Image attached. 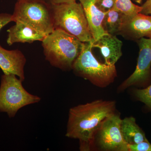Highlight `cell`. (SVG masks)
I'll return each instance as SVG.
<instances>
[{
  "mask_svg": "<svg viewBox=\"0 0 151 151\" xmlns=\"http://www.w3.org/2000/svg\"><path fill=\"white\" fill-rule=\"evenodd\" d=\"M116 111L115 101L102 100L70 108L65 136L78 139L80 151L91 150L96 131L105 119Z\"/></svg>",
  "mask_w": 151,
  "mask_h": 151,
  "instance_id": "6da1fadb",
  "label": "cell"
},
{
  "mask_svg": "<svg viewBox=\"0 0 151 151\" xmlns=\"http://www.w3.org/2000/svg\"><path fill=\"white\" fill-rule=\"evenodd\" d=\"M45 59L50 64L64 71L72 70L84 42L64 31L55 29L42 41Z\"/></svg>",
  "mask_w": 151,
  "mask_h": 151,
  "instance_id": "7a4b0ae2",
  "label": "cell"
},
{
  "mask_svg": "<svg viewBox=\"0 0 151 151\" xmlns=\"http://www.w3.org/2000/svg\"><path fill=\"white\" fill-rule=\"evenodd\" d=\"M93 40L84 42L72 70L76 75L88 80L94 86L105 88L114 82L117 76V70L115 65L103 64L95 58L92 52Z\"/></svg>",
  "mask_w": 151,
  "mask_h": 151,
  "instance_id": "3957f363",
  "label": "cell"
},
{
  "mask_svg": "<svg viewBox=\"0 0 151 151\" xmlns=\"http://www.w3.org/2000/svg\"><path fill=\"white\" fill-rule=\"evenodd\" d=\"M51 5L54 29L63 30L83 42L94 40L80 3L76 1Z\"/></svg>",
  "mask_w": 151,
  "mask_h": 151,
  "instance_id": "277c9868",
  "label": "cell"
},
{
  "mask_svg": "<svg viewBox=\"0 0 151 151\" xmlns=\"http://www.w3.org/2000/svg\"><path fill=\"white\" fill-rule=\"evenodd\" d=\"M23 81L13 73H4L0 85V112L6 113L9 118L16 116L18 111L27 105L38 103L41 98L27 92Z\"/></svg>",
  "mask_w": 151,
  "mask_h": 151,
  "instance_id": "5b68a950",
  "label": "cell"
},
{
  "mask_svg": "<svg viewBox=\"0 0 151 151\" xmlns=\"http://www.w3.org/2000/svg\"><path fill=\"white\" fill-rule=\"evenodd\" d=\"M12 22H20L48 35L54 29L51 5L45 1H17Z\"/></svg>",
  "mask_w": 151,
  "mask_h": 151,
  "instance_id": "8992f818",
  "label": "cell"
},
{
  "mask_svg": "<svg viewBox=\"0 0 151 151\" xmlns=\"http://www.w3.org/2000/svg\"><path fill=\"white\" fill-rule=\"evenodd\" d=\"M122 120L116 112L105 119L94 135L92 148L94 146L101 151H129L121 132Z\"/></svg>",
  "mask_w": 151,
  "mask_h": 151,
  "instance_id": "52a82bcc",
  "label": "cell"
},
{
  "mask_svg": "<svg viewBox=\"0 0 151 151\" xmlns=\"http://www.w3.org/2000/svg\"><path fill=\"white\" fill-rule=\"evenodd\" d=\"M139 52L137 66L134 73L118 88V92L130 86L145 87L151 78V38L143 37L137 40Z\"/></svg>",
  "mask_w": 151,
  "mask_h": 151,
  "instance_id": "ba28073f",
  "label": "cell"
},
{
  "mask_svg": "<svg viewBox=\"0 0 151 151\" xmlns=\"http://www.w3.org/2000/svg\"><path fill=\"white\" fill-rule=\"evenodd\" d=\"M119 35L136 41L143 37L151 38V16L141 13L132 16L124 15Z\"/></svg>",
  "mask_w": 151,
  "mask_h": 151,
  "instance_id": "9c48e42d",
  "label": "cell"
},
{
  "mask_svg": "<svg viewBox=\"0 0 151 151\" xmlns=\"http://www.w3.org/2000/svg\"><path fill=\"white\" fill-rule=\"evenodd\" d=\"M26 62V58L21 50H8L0 45V68L4 73H13L23 81Z\"/></svg>",
  "mask_w": 151,
  "mask_h": 151,
  "instance_id": "30bf717a",
  "label": "cell"
},
{
  "mask_svg": "<svg viewBox=\"0 0 151 151\" xmlns=\"http://www.w3.org/2000/svg\"><path fill=\"white\" fill-rule=\"evenodd\" d=\"M123 42L116 35L106 33L97 40H93L92 48L100 49L106 65H115L122 55Z\"/></svg>",
  "mask_w": 151,
  "mask_h": 151,
  "instance_id": "8fae6325",
  "label": "cell"
},
{
  "mask_svg": "<svg viewBox=\"0 0 151 151\" xmlns=\"http://www.w3.org/2000/svg\"><path fill=\"white\" fill-rule=\"evenodd\" d=\"M6 42L9 46L16 43H32L42 41L47 35L27 25L16 22L15 24L7 30Z\"/></svg>",
  "mask_w": 151,
  "mask_h": 151,
  "instance_id": "7c38bea8",
  "label": "cell"
},
{
  "mask_svg": "<svg viewBox=\"0 0 151 151\" xmlns=\"http://www.w3.org/2000/svg\"><path fill=\"white\" fill-rule=\"evenodd\" d=\"M84 10L89 29L94 40L107 33L103 29L102 22L106 13L98 9L96 0H78Z\"/></svg>",
  "mask_w": 151,
  "mask_h": 151,
  "instance_id": "4fadbf2b",
  "label": "cell"
},
{
  "mask_svg": "<svg viewBox=\"0 0 151 151\" xmlns=\"http://www.w3.org/2000/svg\"><path fill=\"white\" fill-rule=\"evenodd\" d=\"M122 137L128 145H134L148 140L145 132L132 116L122 119L120 125Z\"/></svg>",
  "mask_w": 151,
  "mask_h": 151,
  "instance_id": "5bb4252c",
  "label": "cell"
},
{
  "mask_svg": "<svg viewBox=\"0 0 151 151\" xmlns=\"http://www.w3.org/2000/svg\"><path fill=\"white\" fill-rule=\"evenodd\" d=\"M124 15L114 8L106 12L102 22V26L105 32L113 35H118Z\"/></svg>",
  "mask_w": 151,
  "mask_h": 151,
  "instance_id": "9a60e30c",
  "label": "cell"
},
{
  "mask_svg": "<svg viewBox=\"0 0 151 151\" xmlns=\"http://www.w3.org/2000/svg\"><path fill=\"white\" fill-rule=\"evenodd\" d=\"M113 8L127 16H132L139 13L142 9L141 6L135 4L132 0H115Z\"/></svg>",
  "mask_w": 151,
  "mask_h": 151,
  "instance_id": "2e32d148",
  "label": "cell"
},
{
  "mask_svg": "<svg viewBox=\"0 0 151 151\" xmlns=\"http://www.w3.org/2000/svg\"><path fill=\"white\" fill-rule=\"evenodd\" d=\"M133 93L137 100L144 103L151 110V84L144 89H134Z\"/></svg>",
  "mask_w": 151,
  "mask_h": 151,
  "instance_id": "e0dca14e",
  "label": "cell"
},
{
  "mask_svg": "<svg viewBox=\"0 0 151 151\" xmlns=\"http://www.w3.org/2000/svg\"><path fill=\"white\" fill-rule=\"evenodd\" d=\"M129 151H151V144L149 141L134 145H128Z\"/></svg>",
  "mask_w": 151,
  "mask_h": 151,
  "instance_id": "ac0fdd59",
  "label": "cell"
},
{
  "mask_svg": "<svg viewBox=\"0 0 151 151\" xmlns=\"http://www.w3.org/2000/svg\"><path fill=\"white\" fill-rule=\"evenodd\" d=\"M96 6L104 12H107L114 7L115 0H96Z\"/></svg>",
  "mask_w": 151,
  "mask_h": 151,
  "instance_id": "d6986e66",
  "label": "cell"
},
{
  "mask_svg": "<svg viewBox=\"0 0 151 151\" xmlns=\"http://www.w3.org/2000/svg\"><path fill=\"white\" fill-rule=\"evenodd\" d=\"M12 22V15L8 13H0V30L9 23Z\"/></svg>",
  "mask_w": 151,
  "mask_h": 151,
  "instance_id": "ffe728a7",
  "label": "cell"
},
{
  "mask_svg": "<svg viewBox=\"0 0 151 151\" xmlns=\"http://www.w3.org/2000/svg\"><path fill=\"white\" fill-rule=\"evenodd\" d=\"M141 7L142 9L139 13L151 16V0H147Z\"/></svg>",
  "mask_w": 151,
  "mask_h": 151,
  "instance_id": "44dd1931",
  "label": "cell"
},
{
  "mask_svg": "<svg viewBox=\"0 0 151 151\" xmlns=\"http://www.w3.org/2000/svg\"><path fill=\"white\" fill-rule=\"evenodd\" d=\"M51 4H64L76 2L77 0H49Z\"/></svg>",
  "mask_w": 151,
  "mask_h": 151,
  "instance_id": "7402d4cb",
  "label": "cell"
},
{
  "mask_svg": "<svg viewBox=\"0 0 151 151\" xmlns=\"http://www.w3.org/2000/svg\"><path fill=\"white\" fill-rule=\"evenodd\" d=\"M17 1H45V0H17Z\"/></svg>",
  "mask_w": 151,
  "mask_h": 151,
  "instance_id": "603a6c76",
  "label": "cell"
},
{
  "mask_svg": "<svg viewBox=\"0 0 151 151\" xmlns=\"http://www.w3.org/2000/svg\"><path fill=\"white\" fill-rule=\"evenodd\" d=\"M143 0H135V1L136 2L138 3V4H140L142 1Z\"/></svg>",
  "mask_w": 151,
  "mask_h": 151,
  "instance_id": "cb8c5ba5",
  "label": "cell"
},
{
  "mask_svg": "<svg viewBox=\"0 0 151 151\" xmlns=\"http://www.w3.org/2000/svg\"><path fill=\"white\" fill-rule=\"evenodd\" d=\"M134 1H135V0H134Z\"/></svg>",
  "mask_w": 151,
  "mask_h": 151,
  "instance_id": "d4e9b609",
  "label": "cell"
}]
</instances>
